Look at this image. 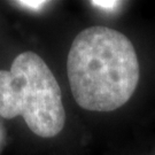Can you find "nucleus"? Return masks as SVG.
I'll list each match as a JSON object with an SVG mask.
<instances>
[{
  "mask_svg": "<svg viewBox=\"0 0 155 155\" xmlns=\"http://www.w3.org/2000/svg\"><path fill=\"white\" fill-rule=\"evenodd\" d=\"M75 101L83 109L113 111L127 104L138 85V56L131 40L114 29L95 25L78 33L67 59Z\"/></svg>",
  "mask_w": 155,
  "mask_h": 155,
  "instance_id": "1",
  "label": "nucleus"
},
{
  "mask_svg": "<svg viewBox=\"0 0 155 155\" xmlns=\"http://www.w3.org/2000/svg\"><path fill=\"white\" fill-rule=\"evenodd\" d=\"M20 115L41 138L55 137L66 123L61 89L46 62L30 51L20 53L9 70H0V116Z\"/></svg>",
  "mask_w": 155,
  "mask_h": 155,
  "instance_id": "2",
  "label": "nucleus"
},
{
  "mask_svg": "<svg viewBox=\"0 0 155 155\" xmlns=\"http://www.w3.org/2000/svg\"><path fill=\"white\" fill-rule=\"evenodd\" d=\"M15 4H18V5L22 6H27V7H30V8H36L38 9L40 7H43L44 5L47 4V1H15Z\"/></svg>",
  "mask_w": 155,
  "mask_h": 155,
  "instance_id": "3",
  "label": "nucleus"
},
{
  "mask_svg": "<svg viewBox=\"0 0 155 155\" xmlns=\"http://www.w3.org/2000/svg\"><path fill=\"white\" fill-rule=\"evenodd\" d=\"M92 5L100 6V7H104V8H113L115 6L120 5L121 2L120 1H99V0H95V1H91Z\"/></svg>",
  "mask_w": 155,
  "mask_h": 155,
  "instance_id": "4",
  "label": "nucleus"
}]
</instances>
